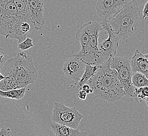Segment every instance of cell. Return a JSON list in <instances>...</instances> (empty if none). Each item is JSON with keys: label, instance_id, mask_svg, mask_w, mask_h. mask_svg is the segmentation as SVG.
Segmentation results:
<instances>
[{"label": "cell", "instance_id": "obj_1", "mask_svg": "<svg viewBox=\"0 0 148 136\" xmlns=\"http://www.w3.org/2000/svg\"><path fill=\"white\" fill-rule=\"evenodd\" d=\"M111 60L100 65L96 73L86 83L94 90L97 99L114 103L125 96L117 71L110 66Z\"/></svg>", "mask_w": 148, "mask_h": 136}, {"label": "cell", "instance_id": "obj_2", "mask_svg": "<svg viewBox=\"0 0 148 136\" xmlns=\"http://www.w3.org/2000/svg\"><path fill=\"white\" fill-rule=\"evenodd\" d=\"M0 71L4 77L13 80L18 88H26L34 82L38 77L32 58L25 52H20L16 57L8 60Z\"/></svg>", "mask_w": 148, "mask_h": 136}, {"label": "cell", "instance_id": "obj_3", "mask_svg": "<svg viewBox=\"0 0 148 136\" xmlns=\"http://www.w3.org/2000/svg\"><path fill=\"white\" fill-rule=\"evenodd\" d=\"M140 10L136 0L130 1L114 17L108 20L114 33L120 41H126L137 31L140 22Z\"/></svg>", "mask_w": 148, "mask_h": 136}, {"label": "cell", "instance_id": "obj_4", "mask_svg": "<svg viewBox=\"0 0 148 136\" xmlns=\"http://www.w3.org/2000/svg\"><path fill=\"white\" fill-rule=\"evenodd\" d=\"M21 20L13 0H0V35L11 37Z\"/></svg>", "mask_w": 148, "mask_h": 136}, {"label": "cell", "instance_id": "obj_5", "mask_svg": "<svg viewBox=\"0 0 148 136\" xmlns=\"http://www.w3.org/2000/svg\"><path fill=\"white\" fill-rule=\"evenodd\" d=\"M100 24L103 29L107 31L108 37L98 44V59L96 65H101L115 57L119 44V39L112 31L108 20H102Z\"/></svg>", "mask_w": 148, "mask_h": 136}, {"label": "cell", "instance_id": "obj_6", "mask_svg": "<svg viewBox=\"0 0 148 136\" xmlns=\"http://www.w3.org/2000/svg\"><path fill=\"white\" fill-rule=\"evenodd\" d=\"M84 116L76 107L66 106L63 103L54 102L52 121L77 129Z\"/></svg>", "mask_w": 148, "mask_h": 136}, {"label": "cell", "instance_id": "obj_7", "mask_svg": "<svg viewBox=\"0 0 148 136\" xmlns=\"http://www.w3.org/2000/svg\"><path fill=\"white\" fill-rule=\"evenodd\" d=\"M110 66L117 71L118 78L123 86L125 97L129 98L135 97V87L132 83V71L130 60L123 57H115L110 61Z\"/></svg>", "mask_w": 148, "mask_h": 136}, {"label": "cell", "instance_id": "obj_8", "mask_svg": "<svg viewBox=\"0 0 148 136\" xmlns=\"http://www.w3.org/2000/svg\"><path fill=\"white\" fill-rule=\"evenodd\" d=\"M103 29L100 23L95 21L92 22L91 38L89 43L84 48H81L79 52L74 54V56L79 57L86 63L96 65L98 54V38L100 31Z\"/></svg>", "mask_w": 148, "mask_h": 136}, {"label": "cell", "instance_id": "obj_9", "mask_svg": "<svg viewBox=\"0 0 148 136\" xmlns=\"http://www.w3.org/2000/svg\"><path fill=\"white\" fill-rule=\"evenodd\" d=\"M130 0H98L96 13L102 20H110L116 16Z\"/></svg>", "mask_w": 148, "mask_h": 136}, {"label": "cell", "instance_id": "obj_10", "mask_svg": "<svg viewBox=\"0 0 148 136\" xmlns=\"http://www.w3.org/2000/svg\"><path fill=\"white\" fill-rule=\"evenodd\" d=\"M86 62L79 57L69 58L63 65V70L66 77L74 81L77 84L85 70Z\"/></svg>", "mask_w": 148, "mask_h": 136}, {"label": "cell", "instance_id": "obj_11", "mask_svg": "<svg viewBox=\"0 0 148 136\" xmlns=\"http://www.w3.org/2000/svg\"><path fill=\"white\" fill-rule=\"evenodd\" d=\"M34 23L35 29L40 31L45 20L44 17V0H26Z\"/></svg>", "mask_w": 148, "mask_h": 136}, {"label": "cell", "instance_id": "obj_12", "mask_svg": "<svg viewBox=\"0 0 148 136\" xmlns=\"http://www.w3.org/2000/svg\"><path fill=\"white\" fill-rule=\"evenodd\" d=\"M130 62L133 73L141 72L148 78V59L145 54L136 49Z\"/></svg>", "mask_w": 148, "mask_h": 136}, {"label": "cell", "instance_id": "obj_13", "mask_svg": "<svg viewBox=\"0 0 148 136\" xmlns=\"http://www.w3.org/2000/svg\"><path fill=\"white\" fill-rule=\"evenodd\" d=\"M49 127L56 136H84L87 135L86 132L80 131L79 128L74 129L53 121L50 123Z\"/></svg>", "mask_w": 148, "mask_h": 136}, {"label": "cell", "instance_id": "obj_14", "mask_svg": "<svg viewBox=\"0 0 148 136\" xmlns=\"http://www.w3.org/2000/svg\"><path fill=\"white\" fill-rule=\"evenodd\" d=\"M92 22L85 23L78 29L75 37L79 42L82 48H84L88 44L91 38Z\"/></svg>", "mask_w": 148, "mask_h": 136}, {"label": "cell", "instance_id": "obj_15", "mask_svg": "<svg viewBox=\"0 0 148 136\" xmlns=\"http://www.w3.org/2000/svg\"><path fill=\"white\" fill-rule=\"evenodd\" d=\"M21 21L29 23L35 29L34 23L26 0H13Z\"/></svg>", "mask_w": 148, "mask_h": 136}, {"label": "cell", "instance_id": "obj_16", "mask_svg": "<svg viewBox=\"0 0 148 136\" xmlns=\"http://www.w3.org/2000/svg\"><path fill=\"white\" fill-rule=\"evenodd\" d=\"M99 66L100 65H92L88 63H86L85 70L82 78L77 84V88L80 89L84 84L87 82L93 77L94 74L96 73Z\"/></svg>", "mask_w": 148, "mask_h": 136}, {"label": "cell", "instance_id": "obj_17", "mask_svg": "<svg viewBox=\"0 0 148 136\" xmlns=\"http://www.w3.org/2000/svg\"><path fill=\"white\" fill-rule=\"evenodd\" d=\"M26 88H20L9 91H2L0 90V97L10 99H22L25 94Z\"/></svg>", "mask_w": 148, "mask_h": 136}, {"label": "cell", "instance_id": "obj_18", "mask_svg": "<svg viewBox=\"0 0 148 136\" xmlns=\"http://www.w3.org/2000/svg\"><path fill=\"white\" fill-rule=\"evenodd\" d=\"M132 83L136 88L148 86V78L141 72H135L132 74Z\"/></svg>", "mask_w": 148, "mask_h": 136}, {"label": "cell", "instance_id": "obj_19", "mask_svg": "<svg viewBox=\"0 0 148 136\" xmlns=\"http://www.w3.org/2000/svg\"><path fill=\"white\" fill-rule=\"evenodd\" d=\"M17 88H18L17 84L8 77H5L0 82V90L2 91H9Z\"/></svg>", "mask_w": 148, "mask_h": 136}, {"label": "cell", "instance_id": "obj_20", "mask_svg": "<svg viewBox=\"0 0 148 136\" xmlns=\"http://www.w3.org/2000/svg\"><path fill=\"white\" fill-rule=\"evenodd\" d=\"M134 95L140 102L145 100L148 97V86L135 88Z\"/></svg>", "mask_w": 148, "mask_h": 136}, {"label": "cell", "instance_id": "obj_21", "mask_svg": "<svg viewBox=\"0 0 148 136\" xmlns=\"http://www.w3.org/2000/svg\"><path fill=\"white\" fill-rule=\"evenodd\" d=\"M33 47L34 45L33 43V40L30 38H26L24 41L21 43H18L17 46L18 48L22 51L28 50Z\"/></svg>", "mask_w": 148, "mask_h": 136}, {"label": "cell", "instance_id": "obj_22", "mask_svg": "<svg viewBox=\"0 0 148 136\" xmlns=\"http://www.w3.org/2000/svg\"><path fill=\"white\" fill-rule=\"evenodd\" d=\"M8 59V54L4 51L3 49L0 47V69Z\"/></svg>", "mask_w": 148, "mask_h": 136}, {"label": "cell", "instance_id": "obj_23", "mask_svg": "<svg viewBox=\"0 0 148 136\" xmlns=\"http://www.w3.org/2000/svg\"><path fill=\"white\" fill-rule=\"evenodd\" d=\"M13 135L11 129L4 127V126L0 129V136H13Z\"/></svg>", "mask_w": 148, "mask_h": 136}, {"label": "cell", "instance_id": "obj_24", "mask_svg": "<svg viewBox=\"0 0 148 136\" xmlns=\"http://www.w3.org/2000/svg\"><path fill=\"white\" fill-rule=\"evenodd\" d=\"M80 90H82L83 91H85L87 94L93 93V92H94L93 88L90 87V85L88 84H87V83L84 84L82 86V87L80 88Z\"/></svg>", "mask_w": 148, "mask_h": 136}, {"label": "cell", "instance_id": "obj_25", "mask_svg": "<svg viewBox=\"0 0 148 136\" xmlns=\"http://www.w3.org/2000/svg\"><path fill=\"white\" fill-rule=\"evenodd\" d=\"M77 97L79 98V99L81 101H84L86 99L87 97V94L85 91H83L82 90H80V91L78 93Z\"/></svg>", "mask_w": 148, "mask_h": 136}, {"label": "cell", "instance_id": "obj_26", "mask_svg": "<svg viewBox=\"0 0 148 136\" xmlns=\"http://www.w3.org/2000/svg\"><path fill=\"white\" fill-rule=\"evenodd\" d=\"M148 17V1L145 3L144 8L143 10V18L145 19Z\"/></svg>", "mask_w": 148, "mask_h": 136}, {"label": "cell", "instance_id": "obj_27", "mask_svg": "<svg viewBox=\"0 0 148 136\" xmlns=\"http://www.w3.org/2000/svg\"><path fill=\"white\" fill-rule=\"evenodd\" d=\"M5 124V121L2 118V117L0 116V129L3 127Z\"/></svg>", "mask_w": 148, "mask_h": 136}, {"label": "cell", "instance_id": "obj_28", "mask_svg": "<svg viewBox=\"0 0 148 136\" xmlns=\"http://www.w3.org/2000/svg\"><path fill=\"white\" fill-rule=\"evenodd\" d=\"M5 77L3 75V74H2V73L1 72V71H0V82H1L2 80H3L4 79H5Z\"/></svg>", "mask_w": 148, "mask_h": 136}, {"label": "cell", "instance_id": "obj_29", "mask_svg": "<svg viewBox=\"0 0 148 136\" xmlns=\"http://www.w3.org/2000/svg\"><path fill=\"white\" fill-rule=\"evenodd\" d=\"M145 103H146V104L147 105V106L148 107V97L145 99Z\"/></svg>", "mask_w": 148, "mask_h": 136}, {"label": "cell", "instance_id": "obj_30", "mask_svg": "<svg viewBox=\"0 0 148 136\" xmlns=\"http://www.w3.org/2000/svg\"><path fill=\"white\" fill-rule=\"evenodd\" d=\"M145 56H146V57H147V58H148V54H145Z\"/></svg>", "mask_w": 148, "mask_h": 136}, {"label": "cell", "instance_id": "obj_31", "mask_svg": "<svg viewBox=\"0 0 148 136\" xmlns=\"http://www.w3.org/2000/svg\"><path fill=\"white\" fill-rule=\"evenodd\" d=\"M145 20H148V17H147V18H145Z\"/></svg>", "mask_w": 148, "mask_h": 136}]
</instances>
